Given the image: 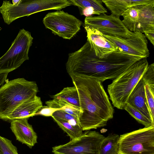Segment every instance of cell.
<instances>
[{"label": "cell", "instance_id": "obj_21", "mask_svg": "<svg viewBox=\"0 0 154 154\" xmlns=\"http://www.w3.org/2000/svg\"><path fill=\"white\" fill-rule=\"evenodd\" d=\"M72 5L78 7L79 9L91 7L101 14L107 12L103 7L101 0H69Z\"/></svg>", "mask_w": 154, "mask_h": 154}, {"label": "cell", "instance_id": "obj_8", "mask_svg": "<svg viewBox=\"0 0 154 154\" xmlns=\"http://www.w3.org/2000/svg\"><path fill=\"white\" fill-rule=\"evenodd\" d=\"M42 21L45 28L51 30L55 35L69 40L80 30L83 24L75 17L63 11L48 13Z\"/></svg>", "mask_w": 154, "mask_h": 154}, {"label": "cell", "instance_id": "obj_4", "mask_svg": "<svg viewBox=\"0 0 154 154\" xmlns=\"http://www.w3.org/2000/svg\"><path fill=\"white\" fill-rule=\"evenodd\" d=\"M149 65L147 58L138 61L113 80L107 90L114 106L123 109L128 97Z\"/></svg>", "mask_w": 154, "mask_h": 154}, {"label": "cell", "instance_id": "obj_22", "mask_svg": "<svg viewBox=\"0 0 154 154\" xmlns=\"http://www.w3.org/2000/svg\"><path fill=\"white\" fill-rule=\"evenodd\" d=\"M52 117L60 127L67 134L71 140L79 137L82 134L81 127L73 126L66 121L56 117Z\"/></svg>", "mask_w": 154, "mask_h": 154}, {"label": "cell", "instance_id": "obj_26", "mask_svg": "<svg viewBox=\"0 0 154 154\" xmlns=\"http://www.w3.org/2000/svg\"><path fill=\"white\" fill-rule=\"evenodd\" d=\"M145 88L150 112L152 119L154 120V86L146 84Z\"/></svg>", "mask_w": 154, "mask_h": 154}, {"label": "cell", "instance_id": "obj_29", "mask_svg": "<svg viewBox=\"0 0 154 154\" xmlns=\"http://www.w3.org/2000/svg\"><path fill=\"white\" fill-rule=\"evenodd\" d=\"M79 10L81 15H85L86 17H91L94 14L98 15L101 14L100 13L96 11L94 8L91 7L85 8Z\"/></svg>", "mask_w": 154, "mask_h": 154}, {"label": "cell", "instance_id": "obj_34", "mask_svg": "<svg viewBox=\"0 0 154 154\" xmlns=\"http://www.w3.org/2000/svg\"><path fill=\"white\" fill-rule=\"evenodd\" d=\"M0 154H1V153H0Z\"/></svg>", "mask_w": 154, "mask_h": 154}, {"label": "cell", "instance_id": "obj_10", "mask_svg": "<svg viewBox=\"0 0 154 154\" xmlns=\"http://www.w3.org/2000/svg\"><path fill=\"white\" fill-rule=\"evenodd\" d=\"M103 35L125 53L144 58H147L149 56L148 41L142 33L134 32L133 35L129 38L116 35Z\"/></svg>", "mask_w": 154, "mask_h": 154}, {"label": "cell", "instance_id": "obj_32", "mask_svg": "<svg viewBox=\"0 0 154 154\" xmlns=\"http://www.w3.org/2000/svg\"><path fill=\"white\" fill-rule=\"evenodd\" d=\"M21 0H13L12 4L14 5H17L19 4L21 2Z\"/></svg>", "mask_w": 154, "mask_h": 154}, {"label": "cell", "instance_id": "obj_14", "mask_svg": "<svg viewBox=\"0 0 154 154\" xmlns=\"http://www.w3.org/2000/svg\"><path fill=\"white\" fill-rule=\"evenodd\" d=\"M41 98L37 95L22 103L3 120L9 122L35 116L42 106Z\"/></svg>", "mask_w": 154, "mask_h": 154}, {"label": "cell", "instance_id": "obj_33", "mask_svg": "<svg viewBox=\"0 0 154 154\" xmlns=\"http://www.w3.org/2000/svg\"><path fill=\"white\" fill-rule=\"evenodd\" d=\"M2 28L0 27V31L2 29Z\"/></svg>", "mask_w": 154, "mask_h": 154}, {"label": "cell", "instance_id": "obj_25", "mask_svg": "<svg viewBox=\"0 0 154 154\" xmlns=\"http://www.w3.org/2000/svg\"><path fill=\"white\" fill-rule=\"evenodd\" d=\"M52 116L66 121L73 126L81 127L78 118L63 110H59L56 111Z\"/></svg>", "mask_w": 154, "mask_h": 154}, {"label": "cell", "instance_id": "obj_11", "mask_svg": "<svg viewBox=\"0 0 154 154\" xmlns=\"http://www.w3.org/2000/svg\"><path fill=\"white\" fill-rule=\"evenodd\" d=\"M84 28L87 32V41L95 55L99 58L106 57L118 49L99 31L94 29Z\"/></svg>", "mask_w": 154, "mask_h": 154}, {"label": "cell", "instance_id": "obj_5", "mask_svg": "<svg viewBox=\"0 0 154 154\" xmlns=\"http://www.w3.org/2000/svg\"><path fill=\"white\" fill-rule=\"evenodd\" d=\"M33 40L30 32L23 29L20 30L9 49L0 58V73L8 74L29 60Z\"/></svg>", "mask_w": 154, "mask_h": 154}, {"label": "cell", "instance_id": "obj_6", "mask_svg": "<svg viewBox=\"0 0 154 154\" xmlns=\"http://www.w3.org/2000/svg\"><path fill=\"white\" fill-rule=\"evenodd\" d=\"M119 154H154V126L120 135Z\"/></svg>", "mask_w": 154, "mask_h": 154}, {"label": "cell", "instance_id": "obj_9", "mask_svg": "<svg viewBox=\"0 0 154 154\" xmlns=\"http://www.w3.org/2000/svg\"><path fill=\"white\" fill-rule=\"evenodd\" d=\"M83 24L84 27L95 29L104 35L129 38L134 34V32L125 27L119 17L112 14L86 17Z\"/></svg>", "mask_w": 154, "mask_h": 154}, {"label": "cell", "instance_id": "obj_2", "mask_svg": "<svg viewBox=\"0 0 154 154\" xmlns=\"http://www.w3.org/2000/svg\"><path fill=\"white\" fill-rule=\"evenodd\" d=\"M70 77L78 92L80 110L78 120L82 131L106 126L113 118L114 110L102 82L84 76Z\"/></svg>", "mask_w": 154, "mask_h": 154}, {"label": "cell", "instance_id": "obj_30", "mask_svg": "<svg viewBox=\"0 0 154 154\" xmlns=\"http://www.w3.org/2000/svg\"><path fill=\"white\" fill-rule=\"evenodd\" d=\"M144 35L150 41L153 46L154 45V30L145 32Z\"/></svg>", "mask_w": 154, "mask_h": 154}, {"label": "cell", "instance_id": "obj_23", "mask_svg": "<svg viewBox=\"0 0 154 154\" xmlns=\"http://www.w3.org/2000/svg\"><path fill=\"white\" fill-rule=\"evenodd\" d=\"M124 109L128 112L139 122L143 124L145 127L154 126V124L144 116L140 112L128 103H126Z\"/></svg>", "mask_w": 154, "mask_h": 154}, {"label": "cell", "instance_id": "obj_19", "mask_svg": "<svg viewBox=\"0 0 154 154\" xmlns=\"http://www.w3.org/2000/svg\"><path fill=\"white\" fill-rule=\"evenodd\" d=\"M51 97L53 99H61L80 108L78 92L75 86L64 88L59 93Z\"/></svg>", "mask_w": 154, "mask_h": 154}, {"label": "cell", "instance_id": "obj_20", "mask_svg": "<svg viewBox=\"0 0 154 154\" xmlns=\"http://www.w3.org/2000/svg\"><path fill=\"white\" fill-rule=\"evenodd\" d=\"M45 104L49 107L59 109L78 119L80 112L79 107L61 99H53L46 101Z\"/></svg>", "mask_w": 154, "mask_h": 154}, {"label": "cell", "instance_id": "obj_18", "mask_svg": "<svg viewBox=\"0 0 154 154\" xmlns=\"http://www.w3.org/2000/svg\"><path fill=\"white\" fill-rule=\"evenodd\" d=\"M122 21L125 27L132 32H137L139 20V12L136 6L132 7L122 14Z\"/></svg>", "mask_w": 154, "mask_h": 154}, {"label": "cell", "instance_id": "obj_3", "mask_svg": "<svg viewBox=\"0 0 154 154\" xmlns=\"http://www.w3.org/2000/svg\"><path fill=\"white\" fill-rule=\"evenodd\" d=\"M36 82L23 78L11 80L0 88V119L4 120L24 101L38 92Z\"/></svg>", "mask_w": 154, "mask_h": 154}, {"label": "cell", "instance_id": "obj_16", "mask_svg": "<svg viewBox=\"0 0 154 154\" xmlns=\"http://www.w3.org/2000/svg\"><path fill=\"white\" fill-rule=\"evenodd\" d=\"M153 0H102L111 14L120 17L126 10L135 6L150 3Z\"/></svg>", "mask_w": 154, "mask_h": 154}, {"label": "cell", "instance_id": "obj_27", "mask_svg": "<svg viewBox=\"0 0 154 154\" xmlns=\"http://www.w3.org/2000/svg\"><path fill=\"white\" fill-rule=\"evenodd\" d=\"M154 63L148 66L147 69L141 78L145 84L154 86Z\"/></svg>", "mask_w": 154, "mask_h": 154}, {"label": "cell", "instance_id": "obj_28", "mask_svg": "<svg viewBox=\"0 0 154 154\" xmlns=\"http://www.w3.org/2000/svg\"><path fill=\"white\" fill-rule=\"evenodd\" d=\"M59 110H60L59 109L52 108L47 106H43L36 113L35 116L39 115L46 117H51L54 112Z\"/></svg>", "mask_w": 154, "mask_h": 154}, {"label": "cell", "instance_id": "obj_1", "mask_svg": "<svg viewBox=\"0 0 154 154\" xmlns=\"http://www.w3.org/2000/svg\"><path fill=\"white\" fill-rule=\"evenodd\" d=\"M144 58L132 55L119 48L106 57L99 58L87 41L79 50L69 54L66 63L70 76L82 75L100 80H114L135 63Z\"/></svg>", "mask_w": 154, "mask_h": 154}, {"label": "cell", "instance_id": "obj_7", "mask_svg": "<svg viewBox=\"0 0 154 154\" xmlns=\"http://www.w3.org/2000/svg\"><path fill=\"white\" fill-rule=\"evenodd\" d=\"M105 137L98 132L88 130L66 144L53 147L52 152L54 154H99Z\"/></svg>", "mask_w": 154, "mask_h": 154}, {"label": "cell", "instance_id": "obj_13", "mask_svg": "<svg viewBox=\"0 0 154 154\" xmlns=\"http://www.w3.org/2000/svg\"><path fill=\"white\" fill-rule=\"evenodd\" d=\"M145 85L141 78L129 95L126 103L137 110L154 124L147 102Z\"/></svg>", "mask_w": 154, "mask_h": 154}, {"label": "cell", "instance_id": "obj_17", "mask_svg": "<svg viewBox=\"0 0 154 154\" xmlns=\"http://www.w3.org/2000/svg\"><path fill=\"white\" fill-rule=\"evenodd\" d=\"M119 136L117 134H109L102 141L99 154H119Z\"/></svg>", "mask_w": 154, "mask_h": 154}, {"label": "cell", "instance_id": "obj_31", "mask_svg": "<svg viewBox=\"0 0 154 154\" xmlns=\"http://www.w3.org/2000/svg\"><path fill=\"white\" fill-rule=\"evenodd\" d=\"M8 73H0V88L6 80Z\"/></svg>", "mask_w": 154, "mask_h": 154}, {"label": "cell", "instance_id": "obj_12", "mask_svg": "<svg viewBox=\"0 0 154 154\" xmlns=\"http://www.w3.org/2000/svg\"><path fill=\"white\" fill-rule=\"evenodd\" d=\"M28 118L19 119L11 122L10 128L17 140L31 148L37 143V136Z\"/></svg>", "mask_w": 154, "mask_h": 154}, {"label": "cell", "instance_id": "obj_15", "mask_svg": "<svg viewBox=\"0 0 154 154\" xmlns=\"http://www.w3.org/2000/svg\"><path fill=\"white\" fill-rule=\"evenodd\" d=\"M139 12L137 32L141 33L154 30V0L146 4L136 6Z\"/></svg>", "mask_w": 154, "mask_h": 154}, {"label": "cell", "instance_id": "obj_24", "mask_svg": "<svg viewBox=\"0 0 154 154\" xmlns=\"http://www.w3.org/2000/svg\"><path fill=\"white\" fill-rule=\"evenodd\" d=\"M1 154H18L17 147L11 140L0 135Z\"/></svg>", "mask_w": 154, "mask_h": 154}]
</instances>
